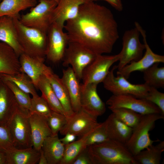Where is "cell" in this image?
Segmentation results:
<instances>
[{"label": "cell", "mask_w": 164, "mask_h": 164, "mask_svg": "<svg viewBox=\"0 0 164 164\" xmlns=\"http://www.w3.org/2000/svg\"><path fill=\"white\" fill-rule=\"evenodd\" d=\"M64 28L69 41L79 43L96 54L109 53L119 38L118 24L111 11L91 0L81 5Z\"/></svg>", "instance_id": "obj_1"}, {"label": "cell", "mask_w": 164, "mask_h": 164, "mask_svg": "<svg viewBox=\"0 0 164 164\" xmlns=\"http://www.w3.org/2000/svg\"><path fill=\"white\" fill-rule=\"evenodd\" d=\"M92 164H138L124 144L109 139L87 147Z\"/></svg>", "instance_id": "obj_2"}, {"label": "cell", "mask_w": 164, "mask_h": 164, "mask_svg": "<svg viewBox=\"0 0 164 164\" xmlns=\"http://www.w3.org/2000/svg\"><path fill=\"white\" fill-rule=\"evenodd\" d=\"M13 19L18 41L23 53L33 58L45 60L47 33L24 25L18 19Z\"/></svg>", "instance_id": "obj_3"}, {"label": "cell", "mask_w": 164, "mask_h": 164, "mask_svg": "<svg viewBox=\"0 0 164 164\" xmlns=\"http://www.w3.org/2000/svg\"><path fill=\"white\" fill-rule=\"evenodd\" d=\"M29 115V110L17 104L6 126L15 148L24 149L33 147Z\"/></svg>", "instance_id": "obj_4"}, {"label": "cell", "mask_w": 164, "mask_h": 164, "mask_svg": "<svg viewBox=\"0 0 164 164\" xmlns=\"http://www.w3.org/2000/svg\"><path fill=\"white\" fill-rule=\"evenodd\" d=\"M160 113L142 115L137 125L133 128L131 136L125 144L134 156L144 150L158 140H152L149 137V132L153 129L155 121L163 119Z\"/></svg>", "instance_id": "obj_5"}, {"label": "cell", "mask_w": 164, "mask_h": 164, "mask_svg": "<svg viewBox=\"0 0 164 164\" xmlns=\"http://www.w3.org/2000/svg\"><path fill=\"white\" fill-rule=\"evenodd\" d=\"M39 2L31 8L29 12L20 15L19 20L26 26L47 33L52 23L53 12L57 3L47 0H39Z\"/></svg>", "instance_id": "obj_6"}, {"label": "cell", "mask_w": 164, "mask_h": 164, "mask_svg": "<svg viewBox=\"0 0 164 164\" xmlns=\"http://www.w3.org/2000/svg\"><path fill=\"white\" fill-rule=\"evenodd\" d=\"M97 54L78 42L69 41L63 59V65L70 66L76 76L81 80L85 68L95 59Z\"/></svg>", "instance_id": "obj_7"}, {"label": "cell", "mask_w": 164, "mask_h": 164, "mask_svg": "<svg viewBox=\"0 0 164 164\" xmlns=\"http://www.w3.org/2000/svg\"><path fill=\"white\" fill-rule=\"evenodd\" d=\"M117 66H114L102 82L104 87L113 95L130 94L139 99H145L149 90V86L145 83L133 84L128 81L123 76L114 73Z\"/></svg>", "instance_id": "obj_8"}, {"label": "cell", "mask_w": 164, "mask_h": 164, "mask_svg": "<svg viewBox=\"0 0 164 164\" xmlns=\"http://www.w3.org/2000/svg\"><path fill=\"white\" fill-rule=\"evenodd\" d=\"M64 26L53 22L47 32L46 58L53 63L62 61L69 42L67 33L63 31Z\"/></svg>", "instance_id": "obj_9"}, {"label": "cell", "mask_w": 164, "mask_h": 164, "mask_svg": "<svg viewBox=\"0 0 164 164\" xmlns=\"http://www.w3.org/2000/svg\"><path fill=\"white\" fill-rule=\"evenodd\" d=\"M120 57L119 53L112 55H97L93 61L84 69L81 78L82 84L98 85L102 82L108 73L111 66L119 61Z\"/></svg>", "instance_id": "obj_10"}, {"label": "cell", "mask_w": 164, "mask_h": 164, "mask_svg": "<svg viewBox=\"0 0 164 164\" xmlns=\"http://www.w3.org/2000/svg\"><path fill=\"white\" fill-rule=\"evenodd\" d=\"M140 32L135 27L125 32L122 37V48L119 53L120 57L117 66L118 70L133 61H136L142 56L145 47L140 41Z\"/></svg>", "instance_id": "obj_11"}, {"label": "cell", "mask_w": 164, "mask_h": 164, "mask_svg": "<svg viewBox=\"0 0 164 164\" xmlns=\"http://www.w3.org/2000/svg\"><path fill=\"white\" fill-rule=\"evenodd\" d=\"M110 109L122 108L132 110L142 115L160 113L159 108L145 99H139L130 94L112 95L106 101Z\"/></svg>", "instance_id": "obj_12"}, {"label": "cell", "mask_w": 164, "mask_h": 164, "mask_svg": "<svg viewBox=\"0 0 164 164\" xmlns=\"http://www.w3.org/2000/svg\"><path fill=\"white\" fill-rule=\"evenodd\" d=\"M135 27L138 29L142 36L145 52L143 56L140 59L131 62L117 72V75H121L127 79L133 72L140 71L142 72L155 63H164V56L154 53L148 44L145 31L138 22H135Z\"/></svg>", "instance_id": "obj_13"}, {"label": "cell", "mask_w": 164, "mask_h": 164, "mask_svg": "<svg viewBox=\"0 0 164 164\" xmlns=\"http://www.w3.org/2000/svg\"><path fill=\"white\" fill-rule=\"evenodd\" d=\"M97 118L81 109L75 112L72 117L67 118L66 123L59 132L63 135L69 133L76 136L81 137L100 124L98 122Z\"/></svg>", "instance_id": "obj_14"}, {"label": "cell", "mask_w": 164, "mask_h": 164, "mask_svg": "<svg viewBox=\"0 0 164 164\" xmlns=\"http://www.w3.org/2000/svg\"><path fill=\"white\" fill-rule=\"evenodd\" d=\"M97 85L95 84H81L80 100L81 109L97 118L106 111L105 104L97 93Z\"/></svg>", "instance_id": "obj_15"}, {"label": "cell", "mask_w": 164, "mask_h": 164, "mask_svg": "<svg viewBox=\"0 0 164 164\" xmlns=\"http://www.w3.org/2000/svg\"><path fill=\"white\" fill-rule=\"evenodd\" d=\"M90 0H58L53 12L52 22H56L64 27L66 22L77 16L80 6Z\"/></svg>", "instance_id": "obj_16"}, {"label": "cell", "mask_w": 164, "mask_h": 164, "mask_svg": "<svg viewBox=\"0 0 164 164\" xmlns=\"http://www.w3.org/2000/svg\"><path fill=\"white\" fill-rule=\"evenodd\" d=\"M29 118L33 147L40 151L44 140L52 134L46 118L38 113L30 112Z\"/></svg>", "instance_id": "obj_17"}, {"label": "cell", "mask_w": 164, "mask_h": 164, "mask_svg": "<svg viewBox=\"0 0 164 164\" xmlns=\"http://www.w3.org/2000/svg\"><path fill=\"white\" fill-rule=\"evenodd\" d=\"M20 70L26 74L37 88L39 79L50 68L44 63L45 60L33 58L23 53L19 57Z\"/></svg>", "instance_id": "obj_18"}, {"label": "cell", "mask_w": 164, "mask_h": 164, "mask_svg": "<svg viewBox=\"0 0 164 164\" xmlns=\"http://www.w3.org/2000/svg\"><path fill=\"white\" fill-rule=\"evenodd\" d=\"M68 94L72 110L74 112L81 109V84L71 67L63 70L61 78Z\"/></svg>", "instance_id": "obj_19"}, {"label": "cell", "mask_w": 164, "mask_h": 164, "mask_svg": "<svg viewBox=\"0 0 164 164\" xmlns=\"http://www.w3.org/2000/svg\"><path fill=\"white\" fill-rule=\"evenodd\" d=\"M49 80L67 118L75 113L72 109L70 97L61 78L53 72L50 67L44 74Z\"/></svg>", "instance_id": "obj_20"}, {"label": "cell", "mask_w": 164, "mask_h": 164, "mask_svg": "<svg viewBox=\"0 0 164 164\" xmlns=\"http://www.w3.org/2000/svg\"><path fill=\"white\" fill-rule=\"evenodd\" d=\"M17 104L12 91L0 76V125L6 127Z\"/></svg>", "instance_id": "obj_21"}, {"label": "cell", "mask_w": 164, "mask_h": 164, "mask_svg": "<svg viewBox=\"0 0 164 164\" xmlns=\"http://www.w3.org/2000/svg\"><path fill=\"white\" fill-rule=\"evenodd\" d=\"M20 72L19 57L12 48L0 41V74L12 75Z\"/></svg>", "instance_id": "obj_22"}, {"label": "cell", "mask_w": 164, "mask_h": 164, "mask_svg": "<svg viewBox=\"0 0 164 164\" xmlns=\"http://www.w3.org/2000/svg\"><path fill=\"white\" fill-rule=\"evenodd\" d=\"M104 122L109 139L125 144L130 138L133 128L125 124L113 113Z\"/></svg>", "instance_id": "obj_23"}, {"label": "cell", "mask_w": 164, "mask_h": 164, "mask_svg": "<svg viewBox=\"0 0 164 164\" xmlns=\"http://www.w3.org/2000/svg\"><path fill=\"white\" fill-rule=\"evenodd\" d=\"M0 41L12 48L19 57L23 53L18 41L13 18L6 16L0 17Z\"/></svg>", "instance_id": "obj_24"}, {"label": "cell", "mask_w": 164, "mask_h": 164, "mask_svg": "<svg viewBox=\"0 0 164 164\" xmlns=\"http://www.w3.org/2000/svg\"><path fill=\"white\" fill-rule=\"evenodd\" d=\"M40 151L33 147L24 149L13 148L5 152L7 164L38 163Z\"/></svg>", "instance_id": "obj_25"}, {"label": "cell", "mask_w": 164, "mask_h": 164, "mask_svg": "<svg viewBox=\"0 0 164 164\" xmlns=\"http://www.w3.org/2000/svg\"><path fill=\"white\" fill-rule=\"evenodd\" d=\"M41 148L48 164H60L63 155L65 145L60 140L58 135L47 137Z\"/></svg>", "instance_id": "obj_26"}, {"label": "cell", "mask_w": 164, "mask_h": 164, "mask_svg": "<svg viewBox=\"0 0 164 164\" xmlns=\"http://www.w3.org/2000/svg\"><path fill=\"white\" fill-rule=\"evenodd\" d=\"M31 0H2L0 3V17L6 16L19 19V12L36 5Z\"/></svg>", "instance_id": "obj_27"}, {"label": "cell", "mask_w": 164, "mask_h": 164, "mask_svg": "<svg viewBox=\"0 0 164 164\" xmlns=\"http://www.w3.org/2000/svg\"><path fill=\"white\" fill-rule=\"evenodd\" d=\"M37 88L42 93L41 96L47 102L53 111L65 115L64 110L49 80L44 75L41 77Z\"/></svg>", "instance_id": "obj_28"}, {"label": "cell", "mask_w": 164, "mask_h": 164, "mask_svg": "<svg viewBox=\"0 0 164 164\" xmlns=\"http://www.w3.org/2000/svg\"><path fill=\"white\" fill-rule=\"evenodd\" d=\"M139 152L134 158L138 164H159L164 151V141L152 145Z\"/></svg>", "instance_id": "obj_29"}, {"label": "cell", "mask_w": 164, "mask_h": 164, "mask_svg": "<svg viewBox=\"0 0 164 164\" xmlns=\"http://www.w3.org/2000/svg\"><path fill=\"white\" fill-rule=\"evenodd\" d=\"M159 63L153 64L142 72L145 83L156 88L164 87V67H159Z\"/></svg>", "instance_id": "obj_30"}, {"label": "cell", "mask_w": 164, "mask_h": 164, "mask_svg": "<svg viewBox=\"0 0 164 164\" xmlns=\"http://www.w3.org/2000/svg\"><path fill=\"white\" fill-rule=\"evenodd\" d=\"M88 133L79 140L65 145L63 155L60 164H72L78 155L87 147L86 141Z\"/></svg>", "instance_id": "obj_31"}, {"label": "cell", "mask_w": 164, "mask_h": 164, "mask_svg": "<svg viewBox=\"0 0 164 164\" xmlns=\"http://www.w3.org/2000/svg\"><path fill=\"white\" fill-rule=\"evenodd\" d=\"M0 76L4 79L12 82L22 91L32 96L38 95L31 80L25 73L20 72L12 75L2 74Z\"/></svg>", "instance_id": "obj_32"}, {"label": "cell", "mask_w": 164, "mask_h": 164, "mask_svg": "<svg viewBox=\"0 0 164 164\" xmlns=\"http://www.w3.org/2000/svg\"><path fill=\"white\" fill-rule=\"evenodd\" d=\"M114 115L126 125L133 128L138 124L142 115L125 108L110 109Z\"/></svg>", "instance_id": "obj_33"}, {"label": "cell", "mask_w": 164, "mask_h": 164, "mask_svg": "<svg viewBox=\"0 0 164 164\" xmlns=\"http://www.w3.org/2000/svg\"><path fill=\"white\" fill-rule=\"evenodd\" d=\"M3 79L12 91L17 104L22 108L29 110L31 98L29 94L22 91L12 82Z\"/></svg>", "instance_id": "obj_34"}, {"label": "cell", "mask_w": 164, "mask_h": 164, "mask_svg": "<svg viewBox=\"0 0 164 164\" xmlns=\"http://www.w3.org/2000/svg\"><path fill=\"white\" fill-rule=\"evenodd\" d=\"M104 122L100 123L95 128L89 132L86 141L87 147L109 140Z\"/></svg>", "instance_id": "obj_35"}, {"label": "cell", "mask_w": 164, "mask_h": 164, "mask_svg": "<svg viewBox=\"0 0 164 164\" xmlns=\"http://www.w3.org/2000/svg\"><path fill=\"white\" fill-rule=\"evenodd\" d=\"M30 112H36L47 118L53 111L49 105L41 96H32L31 98Z\"/></svg>", "instance_id": "obj_36"}, {"label": "cell", "mask_w": 164, "mask_h": 164, "mask_svg": "<svg viewBox=\"0 0 164 164\" xmlns=\"http://www.w3.org/2000/svg\"><path fill=\"white\" fill-rule=\"evenodd\" d=\"M52 135H58V133L67 123V118L65 115L53 111L47 118Z\"/></svg>", "instance_id": "obj_37"}, {"label": "cell", "mask_w": 164, "mask_h": 164, "mask_svg": "<svg viewBox=\"0 0 164 164\" xmlns=\"http://www.w3.org/2000/svg\"><path fill=\"white\" fill-rule=\"evenodd\" d=\"M155 105L160 109L161 114L164 115V94L158 91L156 88L149 87L146 97L145 99Z\"/></svg>", "instance_id": "obj_38"}, {"label": "cell", "mask_w": 164, "mask_h": 164, "mask_svg": "<svg viewBox=\"0 0 164 164\" xmlns=\"http://www.w3.org/2000/svg\"><path fill=\"white\" fill-rule=\"evenodd\" d=\"M14 148L8 128L0 125V151L5 152Z\"/></svg>", "instance_id": "obj_39"}, {"label": "cell", "mask_w": 164, "mask_h": 164, "mask_svg": "<svg viewBox=\"0 0 164 164\" xmlns=\"http://www.w3.org/2000/svg\"><path fill=\"white\" fill-rule=\"evenodd\" d=\"M72 164H92L87 151V147L78 155Z\"/></svg>", "instance_id": "obj_40"}, {"label": "cell", "mask_w": 164, "mask_h": 164, "mask_svg": "<svg viewBox=\"0 0 164 164\" xmlns=\"http://www.w3.org/2000/svg\"><path fill=\"white\" fill-rule=\"evenodd\" d=\"M93 1L102 0L106 1L118 11H121L123 9L121 0H92Z\"/></svg>", "instance_id": "obj_41"}, {"label": "cell", "mask_w": 164, "mask_h": 164, "mask_svg": "<svg viewBox=\"0 0 164 164\" xmlns=\"http://www.w3.org/2000/svg\"><path fill=\"white\" fill-rule=\"evenodd\" d=\"M64 135V137L60 139L65 145L74 141L76 137L74 135L69 133H67Z\"/></svg>", "instance_id": "obj_42"}, {"label": "cell", "mask_w": 164, "mask_h": 164, "mask_svg": "<svg viewBox=\"0 0 164 164\" xmlns=\"http://www.w3.org/2000/svg\"><path fill=\"white\" fill-rule=\"evenodd\" d=\"M40 155L38 164H48L46 158L44 155L42 148L40 149Z\"/></svg>", "instance_id": "obj_43"}, {"label": "cell", "mask_w": 164, "mask_h": 164, "mask_svg": "<svg viewBox=\"0 0 164 164\" xmlns=\"http://www.w3.org/2000/svg\"><path fill=\"white\" fill-rule=\"evenodd\" d=\"M0 164H7L5 152L0 151Z\"/></svg>", "instance_id": "obj_44"}, {"label": "cell", "mask_w": 164, "mask_h": 164, "mask_svg": "<svg viewBox=\"0 0 164 164\" xmlns=\"http://www.w3.org/2000/svg\"><path fill=\"white\" fill-rule=\"evenodd\" d=\"M47 0L54 1V2H56L57 3V2H58V0Z\"/></svg>", "instance_id": "obj_45"}, {"label": "cell", "mask_w": 164, "mask_h": 164, "mask_svg": "<svg viewBox=\"0 0 164 164\" xmlns=\"http://www.w3.org/2000/svg\"><path fill=\"white\" fill-rule=\"evenodd\" d=\"M33 2H34L35 3H37V2L36 0H31Z\"/></svg>", "instance_id": "obj_46"}, {"label": "cell", "mask_w": 164, "mask_h": 164, "mask_svg": "<svg viewBox=\"0 0 164 164\" xmlns=\"http://www.w3.org/2000/svg\"><path fill=\"white\" fill-rule=\"evenodd\" d=\"M2 1V0H0V3Z\"/></svg>", "instance_id": "obj_47"}]
</instances>
